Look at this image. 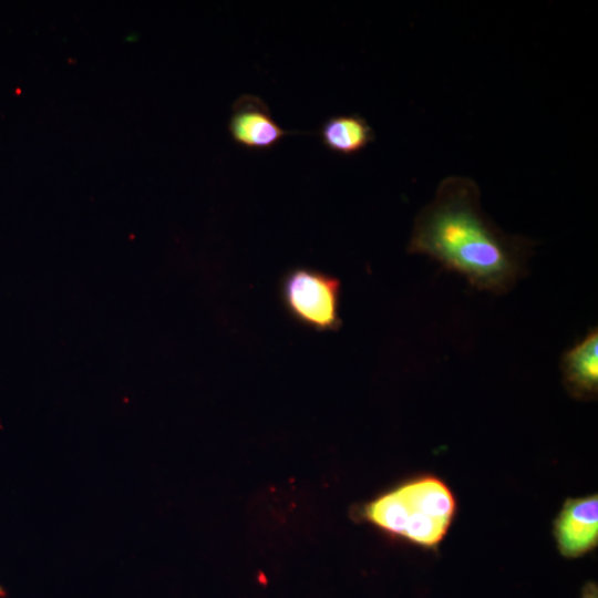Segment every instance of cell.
Wrapping results in <instances>:
<instances>
[{
  "label": "cell",
  "mask_w": 598,
  "mask_h": 598,
  "mask_svg": "<svg viewBox=\"0 0 598 598\" xmlns=\"http://www.w3.org/2000/svg\"><path fill=\"white\" fill-rule=\"evenodd\" d=\"M480 198L472 178H444L415 217L408 251L430 257L477 290L504 295L527 274L534 243L499 229Z\"/></svg>",
  "instance_id": "1"
},
{
  "label": "cell",
  "mask_w": 598,
  "mask_h": 598,
  "mask_svg": "<svg viewBox=\"0 0 598 598\" xmlns=\"http://www.w3.org/2000/svg\"><path fill=\"white\" fill-rule=\"evenodd\" d=\"M455 512L452 489L436 476L422 475L373 498L363 506L361 515L391 536L434 548L448 532Z\"/></svg>",
  "instance_id": "2"
},
{
  "label": "cell",
  "mask_w": 598,
  "mask_h": 598,
  "mask_svg": "<svg viewBox=\"0 0 598 598\" xmlns=\"http://www.w3.org/2000/svg\"><path fill=\"white\" fill-rule=\"evenodd\" d=\"M281 303L297 323L316 331H336L340 319V280L309 267L288 270L279 286Z\"/></svg>",
  "instance_id": "3"
},
{
  "label": "cell",
  "mask_w": 598,
  "mask_h": 598,
  "mask_svg": "<svg viewBox=\"0 0 598 598\" xmlns=\"http://www.w3.org/2000/svg\"><path fill=\"white\" fill-rule=\"evenodd\" d=\"M228 131L236 144L251 151L270 150L286 135L299 133L282 128L266 102L254 94H243L235 101Z\"/></svg>",
  "instance_id": "4"
},
{
  "label": "cell",
  "mask_w": 598,
  "mask_h": 598,
  "mask_svg": "<svg viewBox=\"0 0 598 598\" xmlns=\"http://www.w3.org/2000/svg\"><path fill=\"white\" fill-rule=\"evenodd\" d=\"M554 534L565 557L576 558L592 550L598 543V496L567 499L555 520Z\"/></svg>",
  "instance_id": "5"
},
{
  "label": "cell",
  "mask_w": 598,
  "mask_h": 598,
  "mask_svg": "<svg viewBox=\"0 0 598 598\" xmlns=\"http://www.w3.org/2000/svg\"><path fill=\"white\" fill-rule=\"evenodd\" d=\"M563 380L576 398H592L598 389V330L587 334L566 350L560 359Z\"/></svg>",
  "instance_id": "6"
},
{
  "label": "cell",
  "mask_w": 598,
  "mask_h": 598,
  "mask_svg": "<svg viewBox=\"0 0 598 598\" xmlns=\"http://www.w3.org/2000/svg\"><path fill=\"white\" fill-rule=\"evenodd\" d=\"M322 144L331 152L351 156L374 141L371 125L359 114H341L327 118L320 130Z\"/></svg>",
  "instance_id": "7"
},
{
  "label": "cell",
  "mask_w": 598,
  "mask_h": 598,
  "mask_svg": "<svg viewBox=\"0 0 598 598\" xmlns=\"http://www.w3.org/2000/svg\"><path fill=\"white\" fill-rule=\"evenodd\" d=\"M581 598H598L597 586L592 582L586 585Z\"/></svg>",
  "instance_id": "8"
},
{
  "label": "cell",
  "mask_w": 598,
  "mask_h": 598,
  "mask_svg": "<svg viewBox=\"0 0 598 598\" xmlns=\"http://www.w3.org/2000/svg\"><path fill=\"white\" fill-rule=\"evenodd\" d=\"M2 596H3V590H2V588L0 587V597H2Z\"/></svg>",
  "instance_id": "9"
}]
</instances>
